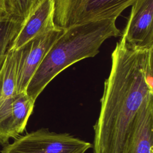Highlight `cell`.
I'll return each mask as SVG.
<instances>
[{
	"instance_id": "1",
	"label": "cell",
	"mask_w": 153,
	"mask_h": 153,
	"mask_svg": "<svg viewBox=\"0 0 153 153\" xmlns=\"http://www.w3.org/2000/svg\"><path fill=\"white\" fill-rule=\"evenodd\" d=\"M111 60L93 126V153H125L135 117L153 96V48H133L121 36Z\"/></svg>"
},
{
	"instance_id": "2",
	"label": "cell",
	"mask_w": 153,
	"mask_h": 153,
	"mask_svg": "<svg viewBox=\"0 0 153 153\" xmlns=\"http://www.w3.org/2000/svg\"><path fill=\"white\" fill-rule=\"evenodd\" d=\"M120 34L116 20L112 19L93 21L64 29L30 79L26 93L35 102L62 71L79 60L94 57L106 39Z\"/></svg>"
},
{
	"instance_id": "3",
	"label": "cell",
	"mask_w": 153,
	"mask_h": 153,
	"mask_svg": "<svg viewBox=\"0 0 153 153\" xmlns=\"http://www.w3.org/2000/svg\"><path fill=\"white\" fill-rule=\"evenodd\" d=\"M136 0H55L54 22L66 29L93 21L117 17Z\"/></svg>"
},
{
	"instance_id": "4",
	"label": "cell",
	"mask_w": 153,
	"mask_h": 153,
	"mask_svg": "<svg viewBox=\"0 0 153 153\" xmlns=\"http://www.w3.org/2000/svg\"><path fill=\"white\" fill-rule=\"evenodd\" d=\"M92 144L69 133L40 128L18 136L1 153H85Z\"/></svg>"
},
{
	"instance_id": "5",
	"label": "cell",
	"mask_w": 153,
	"mask_h": 153,
	"mask_svg": "<svg viewBox=\"0 0 153 153\" xmlns=\"http://www.w3.org/2000/svg\"><path fill=\"white\" fill-rule=\"evenodd\" d=\"M57 28L38 36L17 50V93L25 92L27 86L45 55L62 35Z\"/></svg>"
},
{
	"instance_id": "6",
	"label": "cell",
	"mask_w": 153,
	"mask_h": 153,
	"mask_svg": "<svg viewBox=\"0 0 153 153\" xmlns=\"http://www.w3.org/2000/svg\"><path fill=\"white\" fill-rule=\"evenodd\" d=\"M35 102L22 92L0 103V144L16 138L25 130Z\"/></svg>"
},
{
	"instance_id": "7",
	"label": "cell",
	"mask_w": 153,
	"mask_h": 153,
	"mask_svg": "<svg viewBox=\"0 0 153 153\" xmlns=\"http://www.w3.org/2000/svg\"><path fill=\"white\" fill-rule=\"evenodd\" d=\"M131 7L121 36L133 48H153V0H136Z\"/></svg>"
},
{
	"instance_id": "8",
	"label": "cell",
	"mask_w": 153,
	"mask_h": 153,
	"mask_svg": "<svg viewBox=\"0 0 153 153\" xmlns=\"http://www.w3.org/2000/svg\"><path fill=\"white\" fill-rule=\"evenodd\" d=\"M55 0H42L23 22L8 50H17L30 40L54 30Z\"/></svg>"
},
{
	"instance_id": "9",
	"label": "cell",
	"mask_w": 153,
	"mask_h": 153,
	"mask_svg": "<svg viewBox=\"0 0 153 153\" xmlns=\"http://www.w3.org/2000/svg\"><path fill=\"white\" fill-rule=\"evenodd\" d=\"M125 153H153V96L144 102L135 117Z\"/></svg>"
},
{
	"instance_id": "10",
	"label": "cell",
	"mask_w": 153,
	"mask_h": 153,
	"mask_svg": "<svg viewBox=\"0 0 153 153\" xmlns=\"http://www.w3.org/2000/svg\"><path fill=\"white\" fill-rule=\"evenodd\" d=\"M17 50L8 51L0 69V103L17 94Z\"/></svg>"
},
{
	"instance_id": "11",
	"label": "cell",
	"mask_w": 153,
	"mask_h": 153,
	"mask_svg": "<svg viewBox=\"0 0 153 153\" xmlns=\"http://www.w3.org/2000/svg\"><path fill=\"white\" fill-rule=\"evenodd\" d=\"M23 23L16 22L7 14L0 19V69L12 41L20 30Z\"/></svg>"
},
{
	"instance_id": "12",
	"label": "cell",
	"mask_w": 153,
	"mask_h": 153,
	"mask_svg": "<svg viewBox=\"0 0 153 153\" xmlns=\"http://www.w3.org/2000/svg\"><path fill=\"white\" fill-rule=\"evenodd\" d=\"M42 0H5L6 14L23 23L32 10Z\"/></svg>"
},
{
	"instance_id": "13",
	"label": "cell",
	"mask_w": 153,
	"mask_h": 153,
	"mask_svg": "<svg viewBox=\"0 0 153 153\" xmlns=\"http://www.w3.org/2000/svg\"><path fill=\"white\" fill-rule=\"evenodd\" d=\"M5 14V0H0V19Z\"/></svg>"
}]
</instances>
